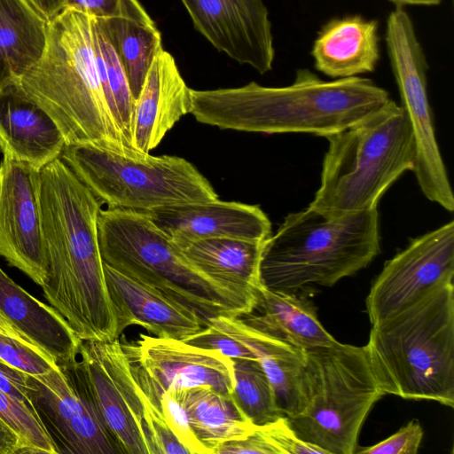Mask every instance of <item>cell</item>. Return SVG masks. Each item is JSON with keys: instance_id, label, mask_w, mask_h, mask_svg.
<instances>
[{"instance_id": "cell-1", "label": "cell", "mask_w": 454, "mask_h": 454, "mask_svg": "<svg viewBox=\"0 0 454 454\" xmlns=\"http://www.w3.org/2000/svg\"><path fill=\"white\" fill-rule=\"evenodd\" d=\"M49 304L82 341L120 338L98 231L102 203L60 158L35 173Z\"/></svg>"}, {"instance_id": "cell-2", "label": "cell", "mask_w": 454, "mask_h": 454, "mask_svg": "<svg viewBox=\"0 0 454 454\" xmlns=\"http://www.w3.org/2000/svg\"><path fill=\"white\" fill-rule=\"evenodd\" d=\"M191 98L195 119L222 129L325 137L354 125L390 99L388 92L370 79L324 81L305 68L297 70L287 86L251 82L239 88L191 89Z\"/></svg>"}, {"instance_id": "cell-3", "label": "cell", "mask_w": 454, "mask_h": 454, "mask_svg": "<svg viewBox=\"0 0 454 454\" xmlns=\"http://www.w3.org/2000/svg\"><path fill=\"white\" fill-rule=\"evenodd\" d=\"M18 82L55 121L66 145L144 156L126 140L106 101L93 51L92 17L64 9L50 21L42 58Z\"/></svg>"}, {"instance_id": "cell-4", "label": "cell", "mask_w": 454, "mask_h": 454, "mask_svg": "<svg viewBox=\"0 0 454 454\" xmlns=\"http://www.w3.org/2000/svg\"><path fill=\"white\" fill-rule=\"evenodd\" d=\"M98 231L105 263L192 310L205 326L217 316L239 317L255 307L257 293L202 271L145 212L101 209Z\"/></svg>"}, {"instance_id": "cell-5", "label": "cell", "mask_w": 454, "mask_h": 454, "mask_svg": "<svg viewBox=\"0 0 454 454\" xmlns=\"http://www.w3.org/2000/svg\"><path fill=\"white\" fill-rule=\"evenodd\" d=\"M364 348L384 395L453 408V282L372 325Z\"/></svg>"}, {"instance_id": "cell-6", "label": "cell", "mask_w": 454, "mask_h": 454, "mask_svg": "<svg viewBox=\"0 0 454 454\" xmlns=\"http://www.w3.org/2000/svg\"><path fill=\"white\" fill-rule=\"evenodd\" d=\"M380 252L377 207L328 217L308 207L287 215L263 243L261 284L312 295L365 268Z\"/></svg>"}, {"instance_id": "cell-7", "label": "cell", "mask_w": 454, "mask_h": 454, "mask_svg": "<svg viewBox=\"0 0 454 454\" xmlns=\"http://www.w3.org/2000/svg\"><path fill=\"white\" fill-rule=\"evenodd\" d=\"M325 138L321 183L309 207L328 216L377 207L380 198L408 170L416 147L408 116L391 98L354 125Z\"/></svg>"}, {"instance_id": "cell-8", "label": "cell", "mask_w": 454, "mask_h": 454, "mask_svg": "<svg viewBox=\"0 0 454 454\" xmlns=\"http://www.w3.org/2000/svg\"><path fill=\"white\" fill-rule=\"evenodd\" d=\"M301 406L286 417L298 435L325 454H354L379 388L364 347L343 344L304 350Z\"/></svg>"}, {"instance_id": "cell-9", "label": "cell", "mask_w": 454, "mask_h": 454, "mask_svg": "<svg viewBox=\"0 0 454 454\" xmlns=\"http://www.w3.org/2000/svg\"><path fill=\"white\" fill-rule=\"evenodd\" d=\"M60 158L109 208L148 212L218 199L190 161L173 155L129 157L90 144L66 145Z\"/></svg>"}, {"instance_id": "cell-10", "label": "cell", "mask_w": 454, "mask_h": 454, "mask_svg": "<svg viewBox=\"0 0 454 454\" xmlns=\"http://www.w3.org/2000/svg\"><path fill=\"white\" fill-rule=\"evenodd\" d=\"M61 367L121 454H153L140 387L119 339L82 341L77 357Z\"/></svg>"}, {"instance_id": "cell-11", "label": "cell", "mask_w": 454, "mask_h": 454, "mask_svg": "<svg viewBox=\"0 0 454 454\" xmlns=\"http://www.w3.org/2000/svg\"><path fill=\"white\" fill-rule=\"evenodd\" d=\"M385 35L401 106L413 131L416 147L413 172L418 184L429 200L453 212V193L436 141L428 101L427 59L412 20L404 8H395L389 13Z\"/></svg>"}, {"instance_id": "cell-12", "label": "cell", "mask_w": 454, "mask_h": 454, "mask_svg": "<svg viewBox=\"0 0 454 454\" xmlns=\"http://www.w3.org/2000/svg\"><path fill=\"white\" fill-rule=\"evenodd\" d=\"M121 343L136 381L158 408L165 391L204 387L231 395L233 390V359L217 350L145 333Z\"/></svg>"}, {"instance_id": "cell-13", "label": "cell", "mask_w": 454, "mask_h": 454, "mask_svg": "<svg viewBox=\"0 0 454 454\" xmlns=\"http://www.w3.org/2000/svg\"><path fill=\"white\" fill-rule=\"evenodd\" d=\"M454 222L410 240L387 261L365 300L372 325L403 310L437 286L453 282Z\"/></svg>"}, {"instance_id": "cell-14", "label": "cell", "mask_w": 454, "mask_h": 454, "mask_svg": "<svg viewBox=\"0 0 454 454\" xmlns=\"http://www.w3.org/2000/svg\"><path fill=\"white\" fill-rule=\"evenodd\" d=\"M194 27L219 51L260 74L271 70L275 50L262 0H181Z\"/></svg>"}, {"instance_id": "cell-15", "label": "cell", "mask_w": 454, "mask_h": 454, "mask_svg": "<svg viewBox=\"0 0 454 454\" xmlns=\"http://www.w3.org/2000/svg\"><path fill=\"white\" fill-rule=\"evenodd\" d=\"M35 173L7 157L0 162V256L41 286L43 249Z\"/></svg>"}, {"instance_id": "cell-16", "label": "cell", "mask_w": 454, "mask_h": 454, "mask_svg": "<svg viewBox=\"0 0 454 454\" xmlns=\"http://www.w3.org/2000/svg\"><path fill=\"white\" fill-rule=\"evenodd\" d=\"M28 383L31 401L62 453L121 454L64 368L28 375Z\"/></svg>"}, {"instance_id": "cell-17", "label": "cell", "mask_w": 454, "mask_h": 454, "mask_svg": "<svg viewBox=\"0 0 454 454\" xmlns=\"http://www.w3.org/2000/svg\"><path fill=\"white\" fill-rule=\"evenodd\" d=\"M145 213L180 249L208 239L265 241L271 235L270 221L256 205L217 199L168 206Z\"/></svg>"}, {"instance_id": "cell-18", "label": "cell", "mask_w": 454, "mask_h": 454, "mask_svg": "<svg viewBox=\"0 0 454 454\" xmlns=\"http://www.w3.org/2000/svg\"><path fill=\"white\" fill-rule=\"evenodd\" d=\"M191 111V89L184 81L173 56L162 50L153 59L135 100L132 147L141 154H149Z\"/></svg>"}, {"instance_id": "cell-19", "label": "cell", "mask_w": 454, "mask_h": 454, "mask_svg": "<svg viewBox=\"0 0 454 454\" xmlns=\"http://www.w3.org/2000/svg\"><path fill=\"white\" fill-rule=\"evenodd\" d=\"M65 137L50 115L18 82L0 88V150L38 171L60 157Z\"/></svg>"}, {"instance_id": "cell-20", "label": "cell", "mask_w": 454, "mask_h": 454, "mask_svg": "<svg viewBox=\"0 0 454 454\" xmlns=\"http://www.w3.org/2000/svg\"><path fill=\"white\" fill-rule=\"evenodd\" d=\"M104 270L120 336L129 326L138 325L156 337L183 340L205 326L195 312L159 291L105 262Z\"/></svg>"}, {"instance_id": "cell-21", "label": "cell", "mask_w": 454, "mask_h": 454, "mask_svg": "<svg viewBox=\"0 0 454 454\" xmlns=\"http://www.w3.org/2000/svg\"><path fill=\"white\" fill-rule=\"evenodd\" d=\"M0 314L20 337L55 359L72 363L82 343L66 320L51 306L32 296L0 268Z\"/></svg>"}, {"instance_id": "cell-22", "label": "cell", "mask_w": 454, "mask_h": 454, "mask_svg": "<svg viewBox=\"0 0 454 454\" xmlns=\"http://www.w3.org/2000/svg\"><path fill=\"white\" fill-rule=\"evenodd\" d=\"M208 325L245 344L264 371L284 414L293 417L299 413L304 350L248 325L238 317L217 316Z\"/></svg>"}, {"instance_id": "cell-23", "label": "cell", "mask_w": 454, "mask_h": 454, "mask_svg": "<svg viewBox=\"0 0 454 454\" xmlns=\"http://www.w3.org/2000/svg\"><path fill=\"white\" fill-rule=\"evenodd\" d=\"M317 71L342 79L372 72L380 59L379 22L361 15L326 22L311 50Z\"/></svg>"}, {"instance_id": "cell-24", "label": "cell", "mask_w": 454, "mask_h": 454, "mask_svg": "<svg viewBox=\"0 0 454 454\" xmlns=\"http://www.w3.org/2000/svg\"><path fill=\"white\" fill-rule=\"evenodd\" d=\"M248 325L283 340L301 350L330 346L336 339L319 321L308 297L270 290H257L254 310L239 317Z\"/></svg>"}, {"instance_id": "cell-25", "label": "cell", "mask_w": 454, "mask_h": 454, "mask_svg": "<svg viewBox=\"0 0 454 454\" xmlns=\"http://www.w3.org/2000/svg\"><path fill=\"white\" fill-rule=\"evenodd\" d=\"M48 25L28 0H0V88L19 82L40 60Z\"/></svg>"}, {"instance_id": "cell-26", "label": "cell", "mask_w": 454, "mask_h": 454, "mask_svg": "<svg viewBox=\"0 0 454 454\" xmlns=\"http://www.w3.org/2000/svg\"><path fill=\"white\" fill-rule=\"evenodd\" d=\"M176 395L187 414L193 433L211 454L220 445L240 440L257 427L231 395L204 387Z\"/></svg>"}, {"instance_id": "cell-27", "label": "cell", "mask_w": 454, "mask_h": 454, "mask_svg": "<svg viewBox=\"0 0 454 454\" xmlns=\"http://www.w3.org/2000/svg\"><path fill=\"white\" fill-rule=\"evenodd\" d=\"M264 241L219 238L193 242L182 252L207 275L240 289L257 293Z\"/></svg>"}, {"instance_id": "cell-28", "label": "cell", "mask_w": 454, "mask_h": 454, "mask_svg": "<svg viewBox=\"0 0 454 454\" xmlns=\"http://www.w3.org/2000/svg\"><path fill=\"white\" fill-rule=\"evenodd\" d=\"M95 21L116 51L136 100L153 59L163 50L160 31L155 25L121 18L95 19Z\"/></svg>"}, {"instance_id": "cell-29", "label": "cell", "mask_w": 454, "mask_h": 454, "mask_svg": "<svg viewBox=\"0 0 454 454\" xmlns=\"http://www.w3.org/2000/svg\"><path fill=\"white\" fill-rule=\"evenodd\" d=\"M92 44L98 73L106 101L124 137L131 145L135 100L124 67L94 18H92Z\"/></svg>"}, {"instance_id": "cell-30", "label": "cell", "mask_w": 454, "mask_h": 454, "mask_svg": "<svg viewBox=\"0 0 454 454\" xmlns=\"http://www.w3.org/2000/svg\"><path fill=\"white\" fill-rule=\"evenodd\" d=\"M233 373L234 387L231 395L255 426H262L286 416L257 360L233 359Z\"/></svg>"}, {"instance_id": "cell-31", "label": "cell", "mask_w": 454, "mask_h": 454, "mask_svg": "<svg viewBox=\"0 0 454 454\" xmlns=\"http://www.w3.org/2000/svg\"><path fill=\"white\" fill-rule=\"evenodd\" d=\"M0 419L20 438L24 453H59V450L36 409L0 390Z\"/></svg>"}, {"instance_id": "cell-32", "label": "cell", "mask_w": 454, "mask_h": 454, "mask_svg": "<svg viewBox=\"0 0 454 454\" xmlns=\"http://www.w3.org/2000/svg\"><path fill=\"white\" fill-rule=\"evenodd\" d=\"M0 359L29 376L43 375L59 366L50 355L17 336L0 331Z\"/></svg>"}, {"instance_id": "cell-33", "label": "cell", "mask_w": 454, "mask_h": 454, "mask_svg": "<svg viewBox=\"0 0 454 454\" xmlns=\"http://www.w3.org/2000/svg\"><path fill=\"white\" fill-rule=\"evenodd\" d=\"M64 9H72L95 19L121 18L154 25L138 0H65Z\"/></svg>"}, {"instance_id": "cell-34", "label": "cell", "mask_w": 454, "mask_h": 454, "mask_svg": "<svg viewBox=\"0 0 454 454\" xmlns=\"http://www.w3.org/2000/svg\"><path fill=\"white\" fill-rule=\"evenodd\" d=\"M159 408L168 426L189 454H211L193 433L187 414L176 395L168 391L163 392L159 401Z\"/></svg>"}, {"instance_id": "cell-35", "label": "cell", "mask_w": 454, "mask_h": 454, "mask_svg": "<svg viewBox=\"0 0 454 454\" xmlns=\"http://www.w3.org/2000/svg\"><path fill=\"white\" fill-rule=\"evenodd\" d=\"M257 430L276 454H325L323 450L301 440L286 416L259 426Z\"/></svg>"}, {"instance_id": "cell-36", "label": "cell", "mask_w": 454, "mask_h": 454, "mask_svg": "<svg viewBox=\"0 0 454 454\" xmlns=\"http://www.w3.org/2000/svg\"><path fill=\"white\" fill-rule=\"evenodd\" d=\"M184 341L204 348L215 349L231 359H254V353L242 342L207 325Z\"/></svg>"}, {"instance_id": "cell-37", "label": "cell", "mask_w": 454, "mask_h": 454, "mask_svg": "<svg viewBox=\"0 0 454 454\" xmlns=\"http://www.w3.org/2000/svg\"><path fill=\"white\" fill-rule=\"evenodd\" d=\"M423 434V429L419 420L412 419L388 438L375 445L356 450V453L417 454Z\"/></svg>"}, {"instance_id": "cell-38", "label": "cell", "mask_w": 454, "mask_h": 454, "mask_svg": "<svg viewBox=\"0 0 454 454\" xmlns=\"http://www.w3.org/2000/svg\"><path fill=\"white\" fill-rule=\"evenodd\" d=\"M0 390L35 408L30 397L28 375L14 369L2 359H0Z\"/></svg>"}, {"instance_id": "cell-39", "label": "cell", "mask_w": 454, "mask_h": 454, "mask_svg": "<svg viewBox=\"0 0 454 454\" xmlns=\"http://www.w3.org/2000/svg\"><path fill=\"white\" fill-rule=\"evenodd\" d=\"M24 453L20 436L0 419V454Z\"/></svg>"}, {"instance_id": "cell-40", "label": "cell", "mask_w": 454, "mask_h": 454, "mask_svg": "<svg viewBox=\"0 0 454 454\" xmlns=\"http://www.w3.org/2000/svg\"><path fill=\"white\" fill-rule=\"evenodd\" d=\"M28 2L50 22L63 11L65 0H28Z\"/></svg>"}, {"instance_id": "cell-41", "label": "cell", "mask_w": 454, "mask_h": 454, "mask_svg": "<svg viewBox=\"0 0 454 454\" xmlns=\"http://www.w3.org/2000/svg\"><path fill=\"white\" fill-rule=\"evenodd\" d=\"M395 5L396 8H403L404 6H434L441 4L442 0H388Z\"/></svg>"}, {"instance_id": "cell-42", "label": "cell", "mask_w": 454, "mask_h": 454, "mask_svg": "<svg viewBox=\"0 0 454 454\" xmlns=\"http://www.w3.org/2000/svg\"><path fill=\"white\" fill-rule=\"evenodd\" d=\"M0 331L13 334V335L17 336L18 338L22 339L20 337V335L14 330V328L6 321V319L1 314H0Z\"/></svg>"}]
</instances>
